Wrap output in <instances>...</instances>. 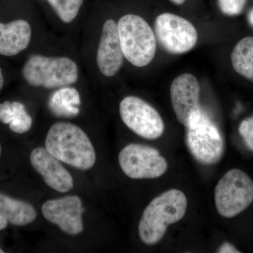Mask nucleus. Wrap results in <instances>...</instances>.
I'll return each instance as SVG.
<instances>
[{
  "instance_id": "nucleus-1",
  "label": "nucleus",
  "mask_w": 253,
  "mask_h": 253,
  "mask_svg": "<svg viewBox=\"0 0 253 253\" xmlns=\"http://www.w3.org/2000/svg\"><path fill=\"white\" fill-rule=\"evenodd\" d=\"M45 149L61 162L81 170L91 169L96 163V152L90 139L73 123L53 125L46 134Z\"/></svg>"
},
{
  "instance_id": "nucleus-2",
  "label": "nucleus",
  "mask_w": 253,
  "mask_h": 253,
  "mask_svg": "<svg viewBox=\"0 0 253 253\" xmlns=\"http://www.w3.org/2000/svg\"><path fill=\"white\" fill-rule=\"evenodd\" d=\"M187 199L180 190L172 189L157 196L144 210L139 223V236L144 244L152 246L162 240L168 226L185 215Z\"/></svg>"
},
{
  "instance_id": "nucleus-3",
  "label": "nucleus",
  "mask_w": 253,
  "mask_h": 253,
  "mask_svg": "<svg viewBox=\"0 0 253 253\" xmlns=\"http://www.w3.org/2000/svg\"><path fill=\"white\" fill-rule=\"evenodd\" d=\"M21 73L29 85L47 89L72 85L79 78L77 63L67 56L33 55L23 65Z\"/></svg>"
},
{
  "instance_id": "nucleus-4",
  "label": "nucleus",
  "mask_w": 253,
  "mask_h": 253,
  "mask_svg": "<svg viewBox=\"0 0 253 253\" xmlns=\"http://www.w3.org/2000/svg\"><path fill=\"white\" fill-rule=\"evenodd\" d=\"M118 23V35L123 55L138 68L148 66L156 56V35L146 21L136 14H126Z\"/></svg>"
},
{
  "instance_id": "nucleus-5",
  "label": "nucleus",
  "mask_w": 253,
  "mask_h": 253,
  "mask_svg": "<svg viewBox=\"0 0 253 253\" xmlns=\"http://www.w3.org/2000/svg\"><path fill=\"white\" fill-rule=\"evenodd\" d=\"M186 129V146L198 162L210 166L220 161L224 151V139L204 110L192 114Z\"/></svg>"
},
{
  "instance_id": "nucleus-6",
  "label": "nucleus",
  "mask_w": 253,
  "mask_h": 253,
  "mask_svg": "<svg viewBox=\"0 0 253 253\" xmlns=\"http://www.w3.org/2000/svg\"><path fill=\"white\" fill-rule=\"evenodd\" d=\"M214 202L221 216L236 217L253 202V181L241 169L228 171L215 186Z\"/></svg>"
},
{
  "instance_id": "nucleus-7",
  "label": "nucleus",
  "mask_w": 253,
  "mask_h": 253,
  "mask_svg": "<svg viewBox=\"0 0 253 253\" xmlns=\"http://www.w3.org/2000/svg\"><path fill=\"white\" fill-rule=\"evenodd\" d=\"M123 172L131 179H156L167 171V161L159 151L151 146L131 144L123 148L118 156Z\"/></svg>"
},
{
  "instance_id": "nucleus-8",
  "label": "nucleus",
  "mask_w": 253,
  "mask_h": 253,
  "mask_svg": "<svg viewBox=\"0 0 253 253\" xmlns=\"http://www.w3.org/2000/svg\"><path fill=\"white\" fill-rule=\"evenodd\" d=\"M119 112L125 125L144 139H156L164 132L165 125L161 115L141 98L126 96L120 104Z\"/></svg>"
},
{
  "instance_id": "nucleus-9",
  "label": "nucleus",
  "mask_w": 253,
  "mask_h": 253,
  "mask_svg": "<svg viewBox=\"0 0 253 253\" xmlns=\"http://www.w3.org/2000/svg\"><path fill=\"white\" fill-rule=\"evenodd\" d=\"M156 37L168 52L181 54L191 51L198 42L194 25L177 15L164 13L156 18Z\"/></svg>"
},
{
  "instance_id": "nucleus-10",
  "label": "nucleus",
  "mask_w": 253,
  "mask_h": 253,
  "mask_svg": "<svg viewBox=\"0 0 253 253\" xmlns=\"http://www.w3.org/2000/svg\"><path fill=\"white\" fill-rule=\"evenodd\" d=\"M83 212V201L77 196L49 200L42 207V213L46 220L71 236L78 235L84 230Z\"/></svg>"
},
{
  "instance_id": "nucleus-11",
  "label": "nucleus",
  "mask_w": 253,
  "mask_h": 253,
  "mask_svg": "<svg viewBox=\"0 0 253 253\" xmlns=\"http://www.w3.org/2000/svg\"><path fill=\"white\" fill-rule=\"evenodd\" d=\"M201 86L197 78L191 73L179 75L170 86V99L173 110L181 125L186 126L189 118L200 106Z\"/></svg>"
},
{
  "instance_id": "nucleus-12",
  "label": "nucleus",
  "mask_w": 253,
  "mask_h": 253,
  "mask_svg": "<svg viewBox=\"0 0 253 253\" xmlns=\"http://www.w3.org/2000/svg\"><path fill=\"white\" fill-rule=\"evenodd\" d=\"M124 58L118 23L113 19L106 20L103 25L96 52V64L100 72L105 77H113L122 68Z\"/></svg>"
},
{
  "instance_id": "nucleus-13",
  "label": "nucleus",
  "mask_w": 253,
  "mask_h": 253,
  "mask_svg": "<svg viewBox=\"0 0 253 253\" xmlns=\"http://www.w3.org/2000/svg\"><path fill=\"white\" fill-rule=\"evenodd\" d=\"M30 161L35 170L51 189L59 193H67L73 189L74 181L71 173L46 149L38 147L33 149Z\"/></svg>"
},
{
  "instance_id": "nucleus-14",
  "label": "nucleus",
  "mask_w": 253,
  "mask_h": 253,
  "mask_svg": "<svg viewBox=\"0 0 253 253\" xmlns=\"http://www.w3.org/2000/svg\"><path fill=\"white\" fill-rule=\"evenodd\" d=\"M32 28L25 20L0 22V55L14 56L27 49L31 42Z\"/></svg>"
},
{
  "instance_id": "nucleus-15",
  "label": "nucleus",
  "mask_w": 253,
  "mask_h": 253,
  "mask_svg": "<svg viewBox=\"0 0 253 253\" xmlns=\"http://www.w3.org/2000/svg\"><path fill=\"white\" fill-rule=\"evenodd\" d=\"M0 215L9 224L23 226L36 220L37 212L31 204L0 192Z\"/></svg>"
},
{
  "instance_id": "nucleus-16",
  "label": "nucleus",
  "mask_w": 253,
  "mask_h": 253,
  "mask_svg": "<svg viewBox=\"0 0 253 253\" xmlns=\"http://www.w3.org/2000/svg\"><path fill=\"white\" fill-rule=\"evenodd\" d=\"M81 96L76 88L66 86L59 88L53 93L49 101V107L56 116L72 118L80 113Z\"/></svg>"
},
{
  "instance_id": "nucleus-17",
  "label": "nucleus",
  "mask_w": 253,
  "mask_h": 253,
  "mask_svg": "<svg viewBox=\"0 0 253 253\" xmlns=\"http://www.w3.org/2000/svg\"><path fill=\"white\" fill-rule=\"evenodd\" d=\"M0 123L9 125V129L18 134L29 131L33 119L22 103L6 101L0 104Z\"/></svg>"
},
{
  "instance_id": "nucleus-18",
  "label": "nucleus",
  "mask_w": 253,
  "mask_h": 253,
  "mask_svg": "<svg viewBox=\"0 0 253 253\" xmlns=\"http://www.w3.org/2000/svg\"><path fill=\"white\" fill-rule=\"evenodd\" d=\"M231 60L236 72L253 81V37H246L236 44Z\"/></svg>"
},
{
  "instance_id": "nucleus-19",
  "label": "nucleus",
  "mask_w": 253,
  "mask_h": 253,
  "mask_svg": "<svg viewBox=\"0 0 253 253\" xmlns=\"http://www.w3.org/2000/svg\"><path fill=\"white\" fill-rule=\"evenodd\" d=\"M59 19L64 23H72L84 3V0H46Z\"/></svg>"
},
{
  "instance_id": "nucleus-20",
  "label": "nucleus",
  "mask_w": 253,
  "mask_h": 253,
  "mask_svg": "<svg viewBox=\"0 0 253 253\" xmlns=\"http://www.w3.org/2000/svg\"><path fill=\"white\" fill-rule=\"evenodd\" d=\"M248 0H218L219 9L223 14L236 16L244 11Z\"/></svg>"
},
{
  "instance_id": "nucleus-21",
  "label": "nucleus",
  "mask_w": 253,
  "mask_h": 253,
  "mask_svg": "<svg viewBox=\"0 0 253 253\" xmlns=\"http://www.w3.org/2000/svg\"><path fill=\"white\" fill-rule=\"evenodd\" d=\"M239 131L245 144L253 152V116L246 118L241 123Z\"/></svg>"
},
{
  "instance_id": "nucleus-22",
  "label": "nucleus",
  "mask_w": 253,
  "mask_h": 253,
  "mask_svg": "<svg viewBox=\"0 0 253 253\" xmlns=\"http://www.w3.org/2000/svg\"><path fill=\"white\" fill-rule=\"evenodd\" d=\"M217 253H241L233 246L230 243H224L219 249H218Z\"/></svg>"
},
{
  "instance_id": "nucleus-23",
  "label": "nucleus",
  "mask_w": 253,
  "mask_h": 253,
  "mask_svg": "<svg viewBox=\"0 0 253 253\" xmlns=\"http://www.w3.org/2000/svg\"><path fill=\"white\" fill-rule=\"evenodd\" d=\"M8 225V221L2 216L0 215V231L3 230ZM4 251L0 248V253H4Z\"/></svg>"
},
{
  "instance_id": "nucleus-24",
  "label": "nucleus",
  "mask_w": 253,
  "mask_h": 253,
  "mask_svg": "<svg viewBox=\"0 0 253 253\" xmlns=\"http://www.w3.org/2000/svg\"><path fill=\"white\" fill-rule=\"evenodd\" d=\"M4 84V75H3L2 69L0 68V91L2 89L3 86Z\"/></svg>"
},
{
  "instance_id": "nucleus-25",
  "label": "nucleus",
  "mask_w": 253,
  "mask_h": 253,
  "mask_svg": "<svg viewBox=\"0 0 253 253\" xmlns=\"http://www.w3.org/2000/svg\"><path fill=\"white\" fill-rule=\"evenodd\" d=\"M169 1H172L174 4L181 5L184 4L186 0H169Z\"/></svg>"
},
{
  "instance_id": "nucleus-26",
  "label": "nucleus",
  "mask_w": 253,
  "mask_h": 253,
  "mask_svg": "<svg viewBox=\"0 0 253 253\" xmlns=\"http://www.w3.org/2000/svg\"><path fill=\"white\" fill-rule=\"evenodd\" d=\"M249 21L251 26H253V9L250 12L249 15Z\"/></svg>"
},
{
  "instance_id": "nucleus-27",
  "label": "nucleus",
  "mask_w": 253,
  "mask_h": 253,
  "mask_svg": "<svg viewBox=\"0 0 253 253\" xmlns=\"http://www.w3.org/2000/svg\"><path fill=\"white\" fill-rule=\"evenodd\" d=\"M1 144H0V155H1Z\"/></svg>"
}]
</instances>
